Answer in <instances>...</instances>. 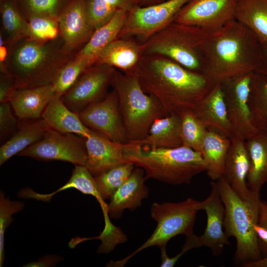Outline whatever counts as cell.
Segmentation results:
<instances>
[{"instance_id":"cell-1","label":"cell","mask_w":267,"mask_h":267,"mask_svg":"<svg viewBox=\"0 0 267 267\" xmlns=\"http://www.w3.org/2000/svg\"><path fill=\"white\" fill-rule=\"evenodd\" d=\"M133 70L144 91L158 101L167 116L193 111L214 85L202 73L159 55L143 54Z\"/></svg>"},{"instance_id":"cell-2","label":"cell","mask_w":267,"mask_h":267,"mask_svg":"<svg viewBox=\"0 0 267 267\" xmlns=\"http://www.w3.org/2000/svg\"><path fill=\"white\" fill-rule=\"evenodd\" d=\"M200 51L201 73L213 85L223 84L255 72L262 45L248 28L234 19L210 32Z\"/></svg>"},{"instance_id":"cell-3","label":"cell","mask_w":267,"mask_h":267,"mask_svg":"<svg viewBox=\"0 0 267 267\" xmlns=\"http://www.w3.org/2000/svg\"><path fill=\"white\" fill-rule=\"evenodd\" d=\"M56 40L39 42L25 37L8 46L6 67L16 89L52 84L62 67L76 55Z\"/></svg>"},{"instance_id":"cell-4","label":"cell","mask_w":267,"mask_h":267,"mask_svg":"<svg viewBox=\"0 0 267 267\" xmlns=\"http://www.w3.org/2000/svg\"><path fill=\"white\" fill-rule=\"evenodd\" d=\"M123 149L127 162L142 168L146 179L153 178L173 185L188 184L194 177L207 170L201 153L185 145L146 148L127 142Z\"/></svg>"},{"instance_id":"cell-5","label":"cell","mask_w":267,"mask_h":267,"mask_svg":"<svg viewBox=\"0 0 267 267\" xmlns=\"http://www.w3.org/2000/svg\"><path fill=\"white\" fill-rule=\"evenodd\" d=\"M224 204V231L228 238L236 240L234 264L243 267L262 258L254 226L258 223L260 192L252 191L249 197L241 199L222 177L216 181Z\"/></svg>"},{"instance_id":"cell-6","label":"cell","mask_w":267,"mask_h":267,"mask_svg":"<svg viewBox=\"0 0 267 267\" xmlns=\"http://www.w3.org/2000/svg\"><path fill=\"white\" fill-rule=\"evenodd\" d=\"M111 84L118 97L127 142L144 138L154 121L167 116L158 101L144 91L134 70H116Z\"/></svg>"},{"instance_id":"cell-7","label":"cell","mask_w":267,"mask_h":267,"mask_svg":"<svg viewBox=\"0 0 267 267\" xmlns=\"http://www.w3.org/2000/svg\"><path fill=\"white\" fill-rule=\"evenodd\" d=\"M210 33L198 27L173 21L141 44L142 54L163 56L201 73L200 48Z\"/></svg>"},{"instance_id":"cell-8","label":"cell","mask_w":267,"mask_h":267,"mask_svg":"<svg viewBox=\"0 0 267 267\" xmlns=\"http://www.w3.org/2000/svg\"><path fill=\"white\" fill-rule=\"evenodd\" d=\"M200 210L201 201L191 198L178 203H153L151 216L157 222V225L152 235L131 255L120 261L110 262L108 266L123 267L130 259L144 249L166 246L171 238L179 234L186 237L194 233L196 213Z\"/></svg>"},{"instance_id":"cell-9","label":"cell","mask_w":267,"mask_h":267,"mask_svg":"<svg viewBox=\"0 0 267 267\" xmlns=\"http://www.w3.org/2000/svg\"><path fill=\"white\" fill-rule=\"evenodd\" d=\"M43 160H59L85 166L87 159L85 138L49 128L43 137L18 154Z\"/></svg>"},{"instance_id":"cell-10","label":"cell","mask_w":267,"mask_h":267,"mask_svg":"<svg viewBox=\"0 0 267 267\" xmlns=\"http://www.w3.org/2000/svg\"><path fill=\"white\" fill-rule=\"evenodd\" d=\"M191 0H169L146 6H135L129 14L118 38L136 36L146 40L173 22Z\"/></svg>"},{"instance_id":"cell-11","label":"cell","mask_w":267,"mask_h":267,"mask_svg":"<svg viewBox=\"0 0 267 267\" xmlns=\"http://www.w3.org/2000/svg\"><path fill=\"white\" fill-rule=\"evenodd\" d=\"M116 68L94 64L86 70L61 99L71 110L79 113L89 104L104 98L112 84Z\"/></svg>"},{"instance_id":"cell-12","label":"cell","mask_w":267,"mask_h":267,"mask_svg":"<svg viewBox=\"0 0 267 267\" xmlns=\"http://www.w3.org/2000/svg\"><path fill=\"white\" fill-rule=\"evenodd\" d=\"M237 0H191L178 13L174 22L213 32L235 19Z\"/></svg>"},{"instance_id":"cell-13","label":"cell","mask_w":267,"mask_h":267,"mask_svg":"<svg viewBox=\"0 0 267 267\" xmlns=\"http://www.w3.org/2000/svg\"><path fill=\"white\" fill-rule=\"evenodd\" d=\"M78 114L82 122L90 130L113 141L127 143L118 97L114 89Z\"/></svg>"},{"instance_id":"cell-14","label":"cell","mask_w":267,"mask_h":267,"mask_svg":"<svg viewBox=\"0 0 267 267\" xmlns=\"http://www.w3.org/2000/svg\"><path fill=\"white\" fill-rule=\"evenodd\" d=\"M252 73L222 84L233 135L246 140L258 130L253 126L248 106Z\"/></svg>"},{"instance_id":"cell-15","label":"cell","mask_w":267,"mask_h":267,"mask_svg":"<svg viewBox=\"0 0 267 267\" xmlns=\"http://www.w3.org/2000/svg\"><path fill=\"white\" fill-rule=\"evenodd\" d=\"M57 21L63 47L70 52L85 44L95 31L88 15L87 0H74Z\"/></svg>"},{"instance_id":"cell-16","label":"cell","mask_w":267,"mask_h":267,"mask_svg":"<svg viewBox=\"0 0 267 267\" xmlns=\"http://www.w3.org/2000/svg\"><path fill=\"white\" fill-rule=\"evenodd\" d=\"M211 191L208 197L201 201V210L205 211L207 224L200 237L202 246L209 248L215 256H220L225 245H229L224 231L225 208L216 181L210 183Z\"/></svg>"},{"instance_id":"cell-17","label":"cell","mask_w":267,"mask_h":267,"mask_svg":"<svg viewBox=\"0 0 267 267\" xmlns=\"http://www.w3.org/2000/svg\"><path fill=\"white\" fill-rule=\"evenodd\" d=\"M87 159L85 167L94 176L127 162L124 143L113 141L92 131L86 138Z\"/></svg>"},{"instance_id":"cell-18","label":"cell","mask_w":267,"mask_h":267,"mask_svg":"<svg viewBox=\"0 0 267 267\" xmlns=\"http://www.w3.org/2000/svg\"><path fill=\"white\" fill-rule=\"evenodd\" d=\"M228 151L223 177L232 190L242 199H247L251 193L247 179L250 168V159L245 140L233 135Z\"/></svg>"},{"instance_id":"cell-19","label":"cell","mask_w":267,"mask_h":267,"mask_svg":"<svg viewBox=\"0 0 267 267\" xmlns=\"http://www.w3.org/2000/svg\"><path fill=\"white\" fill-rule=\"evenodd\" d=\"M145 180L144 170L139 167L134 168L110 198L108 215L114 219H119L125 210L134 211L140 207L142 200L149 194V190L144 184Z\"/></svg>"},{"instance_id":"cell-20","label":"cell","mask_w":267,"mask_h":267,"mask_svg":"<svg viewBox=\"0 0 267 267\" xmlns=\"http://www.w3.org/2000/svg\"><path fill=\"white\" fill-rule=\"evenodd\" d=\"M55 95L52 84L16 89L9 102L20 120H37L42 118L44 110Z\"/></svg>"},{"instance_id":"cell-21","label":"cell","mask_w":267,"mask_h":267,"mask_svg":"<svg viewBox=\"0 0 267 267\" xmlns=\"http://www.w3.org/2000/svg\"><path fill=\"white\" fill-rule=\"evenodd\" d=\"M193 111L207 128L231 138L233 133L222 84H214Z\"/></svg>"},{"instance_id":"cell-22","label":"cell","mask_w":267,"mask_h":267,"mask_svg":"<svg viewBox=\"0 0 267 267\" xmlns=\"http://www.w3.org/2000/svg\"><path fill=\"white\" fill-rule=\"evenodd\" d=\"M42 118L50 128L63 133L73 134L87 138L92 130L86 127L79 114L71 110L56 94L44 110Z\"/></svg>"},{"instance_id":"cell-23","label":"cell","mask_w":267,"mask_h":267,"mask_svg":"<svg viewBox=\"0 0 267 267\" xmlns=\"http://www.w3.org/2000/svg\"><path fill=\"white\" fill-rule=\"evenodd\" d=\"M131 143L146 148H175L182 145L179 115H167L156 120L144 138Z\"/></svg>"},{"instance_id":"cell-24","label":"cell","mask_w":267,"mask_h":267,"mask_svg":"<svg viewBox=\"0 0 267 267\" xmlns=\"http://www.w3.org/2000/svg\"><path fill=\"white\" fill-rule=\"evenodd\" d=\"M22 121L18 130L0 148V166L41 140L50 128L43 118Z\"/></svg>"},{"instance_id":"cell-25","label":"cell","mask_w":267,"mask_h":267,"mask_svg":"<svg viewBox=\"0 0 267 267\" xmlns=\"http://www.w3.org/2000/svg\"><path fill=\"white\" fill-rule=\"evenodd\" d=\"M231 139L211 128L204 137L200 153L207 165V174L213 181L223 176Z\"/></svg>"},{"instance_id":"cell-26","label":"cell","mask_w":267,"mask_h":267,"mask_svg":"<svg viewBox=\"0 0 267 267\" xmlns=\"http://www.w3.org/2000/svg\"><path fill=\"white\" fill-rule=\"evenodd\" d=\"M245 144L250 159L247 185L250 190L260 192L267 182V132L258 131Z\"/></svg>"},{"instance_id":"cell-27","label":"cell","mask_w":267,"mask_h":267,"mask_svg":"<svg viewBox=\"0 0 267 267\" xmlns=\"http://www.w3.org/2000/svg\"><path fill=\"white\" fill-rule=\"evenodd\" d=\"M142 55L141 44L118 38L101 51L95 64H106L129 71L135 67Z\"/></svg>"},{"instance_id":"cell-28","label":"cell","mask_w":267,"mask_h":267,"mask_svg":"<svg viewBox=\"0 0 267 267\" xmlns=\"http://www.w3.org/2000/svg\"><path fill=\"white\" fill-rule=\"evenodd\" d=\"M235 19L248 28L267 47V0H238Z\"/></svg>"},{"instance_id":"cell-29","label":"cell","mask_w":267,"mask_h":267,"mask_svg":"<svg viewBox=\"0 0 267 267\" xmlns=\"http://www.w3.org/2000/svg\"><path fill=\"white\" fill-rule=\"evenodd\" d=\"M129 12L123 9L117 11L107 22L94 31L89 41L76 54L90 58L95 63L97 56L101 51L118 39Z\"/></svg>"},{"instance_id":"cell-30","label":"cell","mask_w":267,"mask_h":267,"mask_svg":"<svg viewBox=\"0 0 267 267\" xmlns=\"http://www.w3.org/2000/svg\"><path fill=\"white\" fill-rule=\"evenodd\" d=\"M248 106L253 126L267 132V77L257 72L251 77Z\"/></svg>"},{"instance_id":"cell-31","label":"cell","mask_w":267,"mask_h":267,"mask_svg":"<svg viewBox=\"0 0 267 267\" xmlns=\"http://www.w3.org/2000/svg\"><path fill=\"white\" fill-rule=\"evenodd\" d=\"M0 11L3 32L8 46L28 37V24L20 12L16 0H0Z\"/></svg>"},{"instance_id":"cell-32","label":"cell","mask_w":267,"mask_h":267,"mask_svg":"<svg viewBox=\"0 0 267 267\" xmlns=\"http://www.w3.org/2000/svg\"><path fill=\"white\" fill-rule=\"evenodd\" d=\"M69 188H74L85 194L91 195L95 197L100 203L105 219L108 218V205L101 197L95 180L94 177L85 166L75 165L72 176L67 182L62 187L51 194L41 195L33 192V198L44 201H49L52 196L56 193Z\"/></svg>"},{"instance_id":"cell-33","label":"cell","mask_w":267,"mask_h":267,"mask_svg":"<svg viewBox=\"0 0 267 267\" xmlns=\"http://www.w3.org/2000/svg\"><path fill=\"white\" fill-rule=\"evenodd\" d=\"M135 6L134 0H87V8L95 30L107 22L117 11H131Z\"/></svg>"},{"instance_id":"cell-34","label":"cell","mask_w":267,"mask_h":267,"mask_svg":"<svg viewBox=\"0 0 267 267\" xmlns=\"http://www.w3.org/2000/svg\"><path fill=\"white\" fill-rule=\"evenodd\" d=\"M95 64L89 57L76 54L61 69L52 83L56 94L62 96L76 83L83 72Z\"/></svg>"},{"instance_id":"cell-35","label":"cell","mask_w":267,"mask_h":267,"mask_svg":"<svg viewBox=\"0 0 267 267\" xmlns=\"http://www.w3.org/2000/svg\"><path fill=\"white\" fill-rule=\"evenodd\" d=\"M134 166L133 163L128 162L94 177L97 189L103 200L110 199L130 176Z\"/></svg>"},{"instance_id":"cell-36","label":"cell","mask_w":267,"mask_h":267,"mask_svg":"<svg viewBox=\"0 0 267 267\" xmlns=\"http://www.w3.org/2000/svg\"><path fill=\"white\" fill-rule=\"evenodd\" d=\"M74 0H16L17 6L26 19L33 15H43L57 20Z\"/></svg>"},{"instance_id":"cell-37","label":"cell","mask_w":267,"mask_h":267,"mask_svg":"<svg viewBox=\"0 0 267 267\" xmlns=\"http://www.w3.org/2000/svg\"><path fill=\"white\" fill-rule=\"evenodd\" d=\"M181 136L182 145L199 152L208 128L193 111H188L180 116Z\"/></svg>"},{"instance_id":"cell-38","label":"cell","mask_w":267,"mask_h":267,"mask_svg":"<svg viewBox=\"0 0 267 267\" xmlns=\"http://www.w3.org/2000/svg\"><path fill=\"white\" fill-rule=\"evenodd\" d=\"M28 24V37L39 42L56 40L60 34L57 20L43 15L31 16L26 19Z\"/></svg>"},{"instance_id":"cell-39","label":"cell","mask_w":267,"mask_h":267,"mask_svg":"<svg viewBox=\"0 0 267 267\" xmlns=\"http://www.w3.org/2000/svg\"><path fill=\"white\" fill-rule=\"evenodd\" d=\"M21 201H11L5 198L2 191L0 193V267L3 266L4 260V233L7 227L13 220L12 215L24 209Z\"/></svg>"},{"instance_id":"cell-40","label":"cell","mask_w":267,"mask_h":267,"mask_svg":"<svg viewBox=\"0 0 267 267\" xmlns=\"http://www.w3.org/2000/svg\"><path fill=\"white\" fill-rule=\"evenodd\" d=\"M12 107L9 102L0 104V137L3 140L12 134H14L19 124L11 110Z\"/></svg>"},{"instance_id":"cell-41","label":"cell","mask_w":267,"mask_h":267,"mask_svg":"<svg viewBox=\"0 0 267 267\" xmlns=\"http://www.w3.org/2000/svg\"><path fill=\"white\" fill-rule=\"evenodd\" d=\"M200 236L194 233L186 236L185 243L181 251L173 257H169L166 252V246L161 247V259L162 267H172L175 266L177 261L181 256L188 251L202 247Z\"/></svg>"},{"instance_id":"cell-42","label":"cell","mask_w":267,"mask_h":267,"mask_svg":"<svg viewBox=\"0 0 267 267\" xmlns=\"http://www.w3.org/2000/svg\"><path fill=\"white\" fill-rule=\"evenodd\" d=\"M15 89L14 81L12 76L0 73V102H9L10 98Z\"/></svg>"},{"instance_id":"cell-43","label":"cell","mask_w":267,"mask_h":267,"mask_svg":"<svg viewBox=\"0 0 267 267\" xmlns=\"http://www.w3.org/2000/svg\"><path fill=\"white\" fill-rule=\"evenodd\" d=\"M259 249L262 258L267 257V229L258 223L254 226Z\"/></svg>"},{"instance_id":"cell-44","label":"cell","mask_w":267,"mask_h":267,"mask_svg":"<svg viewBox=\"0 0 267 267\" xmlns=\"http://www.w3.org/2000/svg\"><path fill=\"white\" fill-rule=\"evenodd\" d=\"M258 223L267 229V201L265 200L260 202Z\"/></svg>"},{"instance_id":"cell-45","label":"cell","mask_w":267,"mask_h":267,"mask_svg":"<svg viewBox=\"0 0 267 267\" xmlns=\"http://www.w3.org/2000/svg\"><path fill=\"white\" fill-rule=\"evenodd\" d=\"M255 72L267 77V47L262 45L261 58Z\"/></svg>"},{"instance_id":"cell-46","label":"cell","mask_w":267,"mask_h":267,"mask_svg":"<svg viewBox=\"0 0 267 267\" xmlns=\"http://www.w3.org/2000/svg\"><path fill=\"white\" fill-rule=\"evenodd\" d=\"M57 260V257L55 256H49L48 257L45 258L44 260H42L40 261H39L37 263H32L29 264V266H30V267H37V266L38 265V266H39V265H41L40 266H42V265H44V266H47L46 265H51L53 263L56 262Z\"/></svg>"},{"instance_id":"cell-47","label":"cell","mask_w":267,"mask_h":267,"mask_svg":"<svg viewBox=\"0 0 267 267\" xmlns=\"http://www.w3.org/2000/svg\"><path fill=\"white\" fill-rule=\"evenodd\" d=\"M169 0H134L136 5L138 6H146L156 4Z\"/></svg>"},{"instance_id":"cell-48","label":"cell","mask_w":267,"mask_h":267,"mask_svg":"<svg viewBox=\"0 0 267 267\" xmlns=\"http://www.w3.org/2000/svg\"><path fill=\"white\" fill-rule=\"evenodd\" d=\"M243 267H267V257L244 265Z\"/></svg>"}]
</instances>
